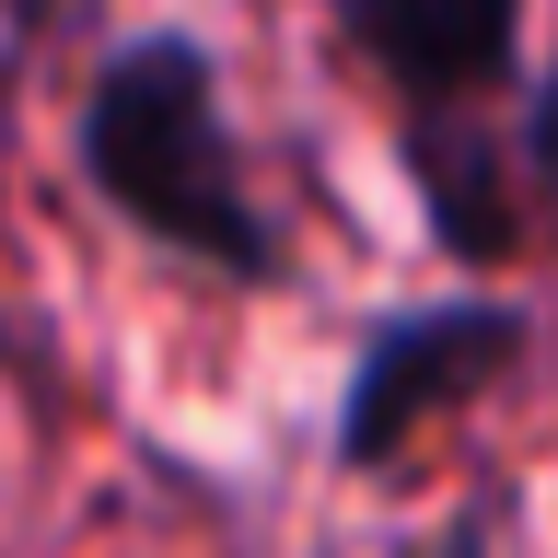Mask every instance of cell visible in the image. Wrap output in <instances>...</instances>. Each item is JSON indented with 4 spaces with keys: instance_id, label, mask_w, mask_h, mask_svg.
<instances>
[{
    "instance_id": "obj_2",
    "label": "cell",
    "mask_w": 558,
    "mask_h": 558,
    "mask_svg": "<svg viewBox=\"0 0 558 558\" xmlns=\"http://www.w3.org/2000/svg\"><path fill=\"white\" fill-rule=\"evenodd\" d=\"M523 338H535V326H523V303H430V314L373 326V338H361V361H349V396H338L326 453H338L349 477L396 465V453H408L442 408H477L488 384L523 361Z\"/></svg>"
},
{
    "instance_id": "obj_6",
    "label": "cell",
    "mask_w": 558,
    "mask_h": 558,
    "mask_svg": "<svg viewBox=\"0 0 558 558\" xmlns=\"http://www.w3.org/2000/svg\"><path fill=\"white\" fill-rule=\"evenodd\" d=\"M408 558H488V500H465V512H442L430 535H418Z\"/></svg>"
},
{
    "instance_id": "obj_3",
    "label": "cell",
    "mask_w": 558,
    "mask_h": 558,
    "mask_svg": "<svg viewBox=\"0 0 558 558\" xmlns=\"http://www.w3.org/2000/svg\"><path fill=\"white\" fill-rule=\"evenodd\" d=\"M338 35L430 117V105H477L523 47V0H326Z\"/></svg>"
},
{
    "instance_id": "obj_5",
    "label": "cell",
    "mask_w": 558,
    "mask_h": 558,
    "mask_svg": "<svg viewBox=\"0 0 558 558\" xmlns=\"http://www.w3.org/2000/svg\"><path fill=\"white\" fill-rule=\"evenodd\" d=\"M523 163H535V198L558 209V70H547V94H535V117H523Z\"/></svg>"
},
{
    "instance_id": "obj_4",
    "label": "cell",
    "mask_w": 558,
    "mask_h": 558,
    "mask_svg": "<svg viewBox=\"0 0 558 558\" xmlns=\"http://www.w3.org/2000/svg\"><path fill=\"white\" fill-rule=\"evenodd\" d=\"M408 174H418V209H430V244H442L453 268H488V256L512 244V209L488 198V151H477V140L453 151L442 129H418L408 140Z\"/></svg>"
},
{
    "instance_id": "obj_1",
    "label": "cell",
    "mask_w": 558,
    "mask_h": 558,
    "mask_svg": "<svg viewBox=\"0 0 558 558\" xmlns=\"http://www.w3.org/2000/svg\"><path fill=\"white\" fill-rule=\"evenodd\" d=\"M82 174H94V198L117 221H140L151 244L244 279V291H268L291 268L279 221L244 186L233 117H221V59L198 35H129L94 70V94H82Z\"/></svg>"
}]
</instances>
